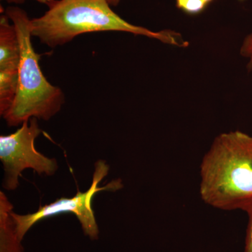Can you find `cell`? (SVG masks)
Listing matches in <instances>:
<instances>
[{
  "label": "cell",
  "instance_id": "6da1fadb",
  "mask_svg": "<svg viewBox=\"0 0 252 252\" xmlns=\"http://www.w3.org/2000/svg\"><path fill=\"white\" fill-rule=\"evenodd\" d=\"M200 194L224 211L252 208V136L235 130L217 136L200 165Z\"/></svg>",
  "mask_w": 252,
  "mask_h": 252
},
{
  "label": "cell",
  "instance_id": "7a4b0ae2",
  "mask_svg": "<svg viewBox=\"0 0 252 252\" xmlns=\"http://www.w3.org/2000/svg\"><path fill=\"white\" fill-rule=\"evenodd\" d=\"M107 0H54L45 14L31 19L32 36L51 48L74 37L95 32H125L147 36L165 44L187 47L189 43L176 32H154L131 24L116 14Z\"/></svg>",
  "mask_w": 252,
  "mask_h": 252
},
{
  "label": "cell",
  "instance_id": "3957f363",
  "mask_svg": "<svg viewBox=\"0 0 252 252\" xmlns=\"http://www.w3.org/2000/svg\"><path fill=\"white\" fill-rule=\"evenodd\" d=\"M5 14L14 24L21 51L16 97L3 116L9 126L22 125L31 118L48 121L56 115L64 103V94L52 85L41 70L40 55L36 54L31 40V19L18 6H9Z\"/></svg>",
  "mask_w": 252,
  "mask_h": 252
},
{
  "label": "cell",
  "instance_id": "277c9868",
  "mask_svg": "<svg viewBox=\"0 0 252 252\" xmlns=\"http://www.w3.org/2000/svg\"><path fill=\"white\" fill-rule=\"evenodd\" d=\"M109 170V165L105 161L98 160L94 165L92 184L86 192L78 191L77 195L73 198L58 199L54 203L39 207L34 213L20 215L11 212L15 233L18 240L21 241L28 230L39 220L62 213L74 214L80 222L86 235H89L91 239L98 238V226L92 208L93 198L99 191H116L123 187L122 181L120 179L112 181L105 187H99L101 181L108 175Z\"/></svg>",
  "mask_w": 252,
  "mask_h": 252
},
{
  "label": "cell",
  "instance_id": "5b68a950",
  "mask_svg": "<svg viewBox=\"0 0 252 252\" xmlns=\"http://www.w3.org/2000/svg\"><path fill=\"white\" fill-rule=\"evenodd\" d=\"M23 123L14 133L0 137V159L4 170L3 187L14 190L19 185L18 177L26 169H32L39 175H54L58 170L56 159L49 158L36 151L34 142L42 130L37 119Z\"/></svg>",
  "mask_w": 252,
  "mask_h": 252
},
{
  "label": "cell",
  "instance_id": "8992f818",
  "mask_svg": "<svg viewBox=\"0 0 252 252\" xmlns=\"http://www.w3.org/2000/svg\"><path fill=\"white\" fill-rule=\"evenodd\" d=\"M6 14L0 17V114L11 107L17 91L21 62L19 41L14 24Z\"/></svg>",
  "mask_w": 252,
  "mask_h": 252
},
{
  "label": "cell",
  "instance_id": "52a82bcc",
  "mask_svg": "<svg viewBox=\"0 0 252 252\" xmlns=\"http://www.w3.org/2000/svg\"><path fill=\"white\" fill-rule=\"evenodd\" d=\"M207 4L203 0H177V6L190 14H199Z\"/></svg>",
  "mask_w": 252,
  "mask_h": 252
},
{
  "label": "cell",
  "instance_id": "ba28073f",
  "mask_svg": "<svg viewBox=\"0 0 252 252\" xmlns=\"http://www.w3.org/2000/svg\"><path fill=\"white\" fill-rule=\"evenodd\" d=\"M240 54L245 59L248 60L247 67L249 70H252V32L249 34L244 39L240 48Z\"/></svg>",
  "mask_w": 252,
  "mask_h": 252
},
{
  "label": "cell",
  "instance_id": "9c48e42d",
  "mask_svg": "<svg viewBox=\"0 0 252 252\" xmlns=\"http://www.w3.org/2000/svg\"><path fill=\"white\" fill-rule=\"evenodd\" d=\"M249 223L245 240V252H252V208L248 212Z\"/></svg>",
  "mask_w": 252,
  "mask_h": 252
},
{
  "label": "cell",
  "instance_id": "30bf717a",
  "mask_svg": "<svg viewBox=\"0 0 252 252\" xmlns=\"http://www.w3.org/2000/svg\"><path fill=\"white\" fill-rule=\"evenodd\" d=\"M3 1H6V2L9 3V4H21L24 3L26 0H3ZM35 1L41 3V4H46L48 6V5H49L51 1H54V0H35Z\"/></svg>",
  "mask_w": 252,
  "mask_h": 252
},
{
  "label": "cell",
  "instance_id": "8fae6325",
  "mask_svg": "<svg viewBox=\"0 0 252 252\" xmlns=\"http://www.w3.org/2000/svg\"><path fill=\"white\" fill-rule=\"evenodd\" d=\"M110 6H116L119 5L122 0H107Z\"/></svg>",
  "mask_w": 252,
  "mask_h": 252
},
{
  "label": "cell",
  "instance_id": "7c38bea8",
  "mask_svg": "<svg viewBox=\"0 0 252 252\" xmlns=\"http://www.w3.org/2000/svg\"><path fill=\"white\" fill-rule=\"evenodd\" d=\"M205 2H206L207 4H208V3L211 2V1H213V0H203Z\"/></svg>",
  "mask_w": 252,
  "mask_h": 252
}]
</instances>
